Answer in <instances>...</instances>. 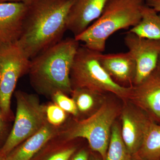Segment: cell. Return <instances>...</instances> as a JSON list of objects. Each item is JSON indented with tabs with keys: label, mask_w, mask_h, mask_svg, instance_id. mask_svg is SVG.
I'll list each match as a JSON object with an SVG mask.
<instances>
[{
	"label": "cell",
	"mask_w": 160,
	"mask_h": 160,
	"mask_svg": "<svg viewBox=\"0 0 160 160\" xmlns=\"http://www.w3.org/2000/svg\"><path fill=\"white\" fill-rule=\"evenodd\" d=\"M71 160H89V154L86 150H81L75 155Z\"/></svg>",
	"instance_id": "cell-23"
},
{
	"label": "cell",
	"mask_w": 160,
	"mask_h": 160,
	"mask_svg": "<svg viewBox=\"0 0 160 160\" xmlns=\"http://www.w3.org/2000/svg\"><path fill=\"white\" fill-rule=\"evenodd\" d=\"M109 0H74L67 23V30L74 37L82 33L99 17Z\"/></svg>",
	"instance_id": "cell-12"
},
{
	"label": "cell",
	"mask_w": 160,
	"mask_h": 160,
	"mask_svg": "<svg viewBox=\"0 0 160 160\" xmlns=\"http://www.w3.org/2000/svg\"><path fill=\"white\" fill-rule=\"evenodd\" d=\"M7 122L4 118L0 109V145L5 142L9 133L7 132Z\"/></svg>",
	"instance_id": "cell-22"
},
{
	"label": "cell",
	"mask_w": 160,
	"mask_h": 160,
	"mask_svg": "<svg viewBox=\"0 0 160 160\" xmlns=\"http://www.w3.org/2000/svg\"><path fill=\"white\" fill-rule=\"evenodd\" d=\"M26 10L25 2L0 3V47L18 42Z\"/></svg>",
	"instance_id": "cell-9"
},
{
	"label": "cell",
	"mask_w": 160,
	"mask_h": 160,
	"mask_svg": "<svg viewBox=\"0 0 160 160\" xmlns=\"http://www.w3.org/2000/svg\"><path fill=\"white\" fill-rule=\"evenodd\" d=\"M135 155L144 160H160V125L152 121Z\"/></svg>",
	"instance_id": "cell-16"
},
{
	"label": "cell",
	"mask_w": 160,
	"mask_h": 160,
	"mask_svg": "<svg viewBox=\"0 0 160 160\" xmlns=\"http://www.w3.org/2000/svg\"><path fill=\"white\" fill-rule=\"evenodd\" d=\"M157 67L159 69H160V56L159 58L158 61Z\"/></svg>",
	"instance_id": "cell-28"
},
{
	"label": "cell",
	"mask_w": 160,
	"mask_h": 160,
	"mask_svg": "<svg viewBox=\"0 0 160 160\" xmlns=\"http://www.w3.org/2000/svg\"><path fill=\"white\" fill-rule=\"evenodd\" d=\"M99 52L80 45L70 71L72 90L84 89L98 94L107 92L122 98L131 97L133 86L124 87L116 83L100 64Z\"/></svg>",
	"instance_id": "cell-4"
},
{
	"label": "cell",
	"mask_w": 160,
	"mask_h": 160,
	"mask_svg": "<svg viewBox=\"0 0 160 160\" xmlns=\"http://www.w3.org/2000/svg\"><path fill=\"white\" fill-rule=\"evenodd\" d=\"M52 95L56 104L61 109L73 115L78 114V110L74 100L68 97L66 94L61 92H57Z\"/></svg>",
	"instance_id": "cell-19"
},
{
	"label": "cell",
	"mask_w": 160,
	"mask_h": 160,
	"mask_svg": "<svg viewBox=\"0 0 160 160\" xmlns=\"http://www.w3.org/2000/svg\"><path fill=\"white\" fill-rule=\"evenodd\" d=\"M79 46L74 38H66L30 60L28 73L35 89L51 95L72 93L70 71Z\"/></svg>",
	"instance_id": "cell-2"
},
{
	"label": "cell",
	"mask_w": 160,
	"mask_h": 160,
	"mask_svg": "<svg viewBox=\"0 0 160 160\" xmlns=\"http://www.w3.org/2000/svg\"><path fill=\"white\" fill-rule=\"evenodd\" d=\"M72 92L78 110L82 112L89 111L92 108L94 104V96L98 94L84 89H74Z\"/></svg>",
	"instance_id": "cell-18"
},
{
	"label": "cell",
	"mask_w": 160,
	"mask_h": 160,
	"mask_svg": "<svg viewBox=\"0 0 160 160\" xmlns=\"http://www.w3.org/2000/svg\"><path fill=\"white\" fill-rule=\"evenodd\" d=\"M129 160H144L142 159L140 157H139L137 155H134L130 157Z\"/></svg>",
	"instance_id": "cell-26"
},
{
	"label": "cell",
	"mask_w": 160,
	"mask_h": 160,
	"mask_svg": "<svg viewBox=\"0 0 160 160\" xmlns=\"http://www.w3.org/2000/svg\"><path fill=\"white\" fill-rule=\"evenodd\" d=\"M15 97L17 110L14 124L0 148V158L6 157L46 123V110L35 96L18 91Z\"/></svg>",
	"instance_id": "cell-5"
},
{
	"label": "cell",
	"mask_w": 160,
	"mask_h": 160,
	"mask_svg": "<svg viewBox=\"0 0 160 160\" xmlns=\"http://www.w3.org/2000/svg\"><path fill=\"white\" fill-rule=\"evenodd\" d=\"M46 112L47 120L53 126L61 125L66 120V112L56 104L49 105L46 109Z\"/></svg>",
	"instance_id": "cell-20"
},
{
	"label": "cell",
	"mask_w": 160,
	"mask_h": 160,
	"mask_svg": "<svg viewBox=\"0 0 160 160\" xmlns=\"http://www.w3.org/2000/svg\"><path fill=\"white\" fill-rule=\"evenodd\" d=\"M0 160H6V159L5 158H0Z\"/></svg>",
	"instance_id": "cell-29"
},
{
	"label": "cell",
	"mask_w": 160,
	"mask_h": 160,
	"mask_svg": "<svg viewBox=\"0 0 160 160\" xmlns=\"http://www.w3.org/2000/svg\"><path fill=\"white\" fill-rule=\"evenodd\" d=\"M76 150L74 147L66 148L52 155L45 160H69Z\"/></svg>",
	"instance_id": "cell-21"
},
{
	"label": "cell",
	"mask_w": 160,
	"mask_h": 160,
	"mask_svg": "<svg viewBox=\"0 0 160 160\" xmlns=\"http://www.w3.org/2000/svg\"><path fill=\"white\" fill-rule=\"evenodd\" d=\"M122 120L121 135L132 156L136 154L139 150L146 130L152 120L142 112L131 109L123 111Z\"/></svg>",
	"instance_id": "cell-13"
},
{
	"label": "cell",
	"mask_w": 160,
	"mask_h": 160,
	"mask_svg": "<svg viewBox=\"0 0 160 160\" xmlns=\"http://www.w3.org/2000/svg\"><path fill=\"white\" fill-rule=\"evenodd\" d=\"M145 4V0H109L99 17L74 38L89 49L102 52L110 36L138 24Z\"/></svg>",
	"instance_id": "cell-3"
},
{
	"label": "cell",
	"mask_w": 160,
	"mask_h": 160,
	"mask_svg": "<svg viewBox=\"0 0 160 160\" xmlns=\"http://www.w3.org/2000/svg\"><path fill=\"white\" fill-rule=\"evenodd\" d=\"M129 32L150 39L160 40V15L145 4L142 10V18Z\"/></svg>",
	"instance_id": "cell-15"
},
{
	"label": "cell",
	"mask_w": 160,
	"mask_h": 160,
	"mask_svg": "<svg viewBox=\"0 0 160 160\" xmlns=\"http://www.w3.org/2000/svg\"><path fill=\"white\" fill-rule=\"evenodd\" d=\"M130 157L118 126L113 125L106 160H129Z\"/></svg>",
	"instance_id": "cell-17"
},
{
	"label": "cell",
	"mask_w": 160,
	"mask_h": 160,
	"mask_svg": "<svg viewBox=\"0 0 160 160\" xmlns=\"http://www.w3.org/2000/svg\"><path fill=\"white\" fill-rule=\"evenodd\" d=\"M30 64L17 43L0 47V109L7 122L13 119L11 100L17 84L28 72Z\"/></svg>",
	"instance_id": "cell-6"
},
{
	"label": "cell",
	"mask_w": 160,
	"mask_h": 160,
	"mask_svg": "<svg viewBox=\"0 0 160 160\" xmlns=\"http://www.w3.org/2000/svg\"><path fill=\"white\" fill-rule=\"evenodd\" d=\"M131 97L152 121L160 122V69L157 67L142 82L135 85Z\"/></svg>",
	"instance_id": "cell-10"
},
{
	"label": "cell",
	"mask_w": 160,
	"mask_h": 160,
	"mask_svg": "<svg viewBox=\"0 0 160 160\" xmlns=\"http://www.w3.org/2000/svg\"><path fill=\"white\" fill-rule=\"evenodd\" d=\"M89 160H101V158H98L97 157H92Z\"/></svg>",
	"instance_id": "cell-27"
},
{
	"label": "cell",
	"mask_w": 160,
	"mask_h": 160,
	"mask_svg": "<svg viewBox=\"0 0 160 160\" xmlns=\"http://www.w3.org/2000/svg\"><path fill=\"white\" fill-rule=\"evenodd\" d=\"M74 0H29L18 45L29 60L63 39Z\"/></svg>",
	"instance_id": "cell-1"
},
{
	"label": "cell",
	"mask_w": 160,
	"mask_h": 160,
	"mask_svg": "<svg viewBox=\"0 0 160 160\" xmlns=\"http://www.w3.org/2000/svg\"><path fill=\"white\" fill-rule=\"evenodd\" d=\"M145 3L147 6L152 8L157 12H160V0H146Z\"/></svg>",
	"instance_id": "cell-24"
},
{
	"label": "cell",
	"mask_w": 160,
	"mask_h": 160,
	"mask_svg": "<svg viewBox=\"0 0 160 160\" xmlns=\"http://www.w3.org/2000/svg\"><path fill=\"white\" fill-rule=\"evenodd\" d=\"M54 130L46 123L37 132L15 148L5 158L6 160H31L53 136Z\"/></svg>",
	"instance_id": "cell-14"
},
{
	"label": "cell",
	"mask_w": 160,
	"mask_h": 160,
	"mask_svg": "<svg viewBox=\"0 0 160 160\" xmlns=\"http://www.w3.org/2000/svg\"><path fill=\"white\" fill-rule=\"evenodd\" d=\"M117 115V111L108 104H104L94 113L72 127L66 136L69 139H86L93 151L106 160L112 128Z\"/></svg>",
	"instance_id": "cell-7"
},
{
	"label": "cell",
	"mask_w": 160,
	"mask_h": 160,
	"mask_svg": "<svg viewBox=\"0 0 160 160\" xmlns=\"http://www.w3.org/2000/svg\"><path fill=\"white\" fill-rule=\"evenodd\" d=\"M124 42L136 63L134 84L138 85L156 69L160 56V40L141 37L129 31Z\"/></svg>",
	"instance_id": "cell-8"
},
{
	"label": "cell",
	"mask_w": 160,
	"mask_h": 160,
	"mask_svg": "<svg viewBox=\"0 0 160 160\" xmlns=\"http://www.w3.org/2000/svg\"><path fill=\"white\" fill-rule=\"evenodd\" d=\"M29 0H0V3L13 2H24Z\"/></svg>",
	"instance_id": "cell-25"
},
{
	"label": "cell",
	"mask_w": 160,
	"mask_h": 160,
	"mask_svg": "<svg viewBox=\"0 0 160 160\" xmlns=\"http://www.w3.org/2000/svg\"><path fill=\"white\" fill-rule=\"evenodd\" d=\"M99 62L116 83L124 87L133 86L136 74V63L128 52L103 54L99 52Z\"/></svg>",
	"instance_id": "cell-11"
}]
</instances>
